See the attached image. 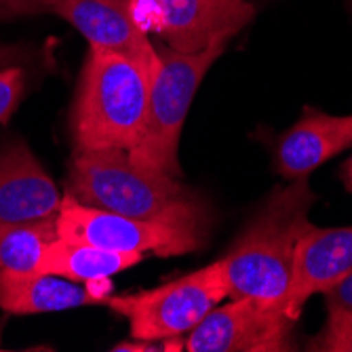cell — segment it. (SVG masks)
Returning <instances> with one entry per match:
<instances>
[{
    "label": "cell",
    "instance_id": "7a4b0ae2",
    "mask_svg": "<svg viewBox=\"0 0 352 352\" xmlns=\"http://www.w3.org/2000/svg\"><path fill=\"white\" fill-rule=\"evenodd\" d=\"M66 195L74 201L133 219L169 223L209 234L211 211L205 199L179 177L138 167L126 150H76Z\"/></svg>",
    "mask_w": 352,
    "mask_h": 352
},
{
    "label": "cell",
    "instance_id": "ac0fdd59",
    "mask_svg": "<svg viewBox=\"0 0 352 352\" xmlns=\"http://www.w3.org/2000/svg\"><path fill=\"white\" fill-rule=\"evenodd\" d=\"M325 298V308L327 310H346L352 312V268L336 280L329 289L321 294Z\"/></svg>",
    "mask_w": 352,
    "mask_h": 352
},
{
    "label": "cell",
    "instance_id": "277c9868",
    "mask_svg": "<svg viewBox=\"0 0 352 352\" xmlns=\"http://www.w3.org/2000/svg\"><path fill=\"white\" fill-rule=\"evenodd\" d=\"M228 45V38H219L195 53L175 51L167 45L156 49L161 66L152 80L146 124L140 142L126 152L138 167L182 177L177 148L184 120L201 82Z\"/></svg>",
    "mask_w": 352,
    "mask_h": 352
},
{
    "label": "cell",
    "instance_id": "52a82bcc",
    "mask_svg": "<svg viewBox=\"0 0 352 352\" xmlns=\"http://www.w3.org/2000/svg\"><path fill=\"white\" fill-rule=\"evenodd\" d=\"M298 321L285 308L251 298L215 306L182 340L186 352H287L296 350Z\"/></svg>",
    "mask_w": 352,
    "mask_h": 352
},
{
    "label": "cell",
    "instance_id": "7c38bea8",
    "mask_svg": "<svg viewBox=\"0 0 352 352\" xmlns=\"http://www.w3.org/2000/svg\"><path fill=\"white\" fill-rule=\"evenodd\" d=\"M61 195L25 144L0 152V223L55 217Z\"/></svg>",
    "mask_w": 352,
    "mask_h": 352
},
{
    "label": "cell",
    "instance_id": "3957f363",
    "mask_svg": "<svg viewBox=\"0 0 352 352\" xmlns=\"http://www.w3.org/2000/svg\"><path fill=\"white\" fill-rule=\"evenodd\" d=\"M158 66L126 53L89 47L72 110L76 150L129 152L140 142Z\"/></svg>",
    "mask_w": 352,
    "mask_h": 352
},
{
    "label": "cell",
    "instance_id": "7402d4cb",
    "mask_svg": "<svg viewBox=\"0 0 352 352\" xmlns=\"http://www.w3.org/2000/svg\"><path fill=\"white\" fill-rule=\"evenodd\" d=\"M0 346H3V340H0Z\"/></svg>",
    "mask_w": 352,
    "mask_h": 352
},
{
    "label": "cell",
    "instance_id": "8fae6325",
    "mask_svg": "<svg viewBox=\"0 0 352 352\" xmlns=\"http://www.w3.org/2000/svg\"><path fill=\"white\" fill-rule=\"evenodd\" d=\"M352 268V226L316 228L308 226L296 247L292 285L285 300V312L296 321L304 304L340 280Z\"/></svg>",
    "mask_w": 352,
    "mask_h": 352
},
{
    "label": "cell",
    "instance_id": "4fadbf2b",
    "mask_svg": "<svg viewBox=\"0 0 352 352\" xmlns=\"http://www.w3.org/2000/svg\"><path fill=\"white\" fill-rule=\"evenodd\" d=\"M108 298L70 278L47 272L0 270V310L9 314H45L106 304Z\"/></svg>",
    "mask_w": 352,
    "mask_h": 352
},
{
    "label": "cell",
    "instance_id": "ba28073f",
    "mask_svg": "<svg viewBox=\"0 0 352 352\" xmlns=\"http://www.w3.org/2000/svg\"><path fill=\"white\" fill-rule=\"evenodd\" d=\"M135 3V0H133ZM152 9L154 30L165 45L195 53L207 45L232 41L255 17L249 0H138Z\"/></svg>",
    "mask_w": 352,
    "mask_h": 352
},
{
    "label": "cell",
    "instance_id": "2e32d148",
    "mask_svg": "<svg viewBox=\"0 0 352 352\" xmlns=\"http://www.w3.org/2000/svg\"><path fill=\"white\" fill-rule=\"evenodd\" d=\"M304 350L312 352H352V312L327 310V321L312 336Z\"/></svg>",
    "mask_w": 352,
    "mask_h": 352
},
{
    "label": "cell",
    "instance_id": "5b68a950",
    "mask_svg": "<svg viewBox=\"0 0 352 352\" xmlns=\"http://www.w3.org/2000/svg\"><path fill=\"white\" fill-rule=\"evenodd\" d=\"M228 298L219 262L148 292L108 298V306L129 323L133 340L165 342L188 336L209 310Z\"/></svg>",
    "mask_w": 352,
    "mask_h": 352
},
{
    "label": "cell",
    "instance_id": "44dd1931",
    "mask_svg": "<svg viewBox=\"0 0 352 352\" xmlns=\"http://www.w3.org/2000/svg\"><path fill=\"white\" fill-rule=\"evenodd\" d=\"M344 5H346L348 11H352V0H344Z\"/></svg>",
    "mask_w": 352,
    "mask_h": 352
},
{
    "label": "cell",
    "instance_id": "9c48e42d",
    "mask_svg": "<svg viewBox=\"0 0 352 352\" xmlns=\"http://www.w3.org/2000/svg\"><path fill=\"white\" fill-rule=\"evenodd\" d=\"M49 13L74 25L89 47L126 53L148 63H161L138 19L133 0H51Z\"/></svg>",
    "mask_w": 352,
    "mask_h": 352
},
{
    "label": "cell",
    "instance_id": "6da1fadb",
    "mask_svg": "<svg viewBox=\"0 0 352 352\" xmlns=\"http://www.w3.org/2000/svg\"><path fill=\"white\" fill-rule=\"evenodd\" d=\"M318 197L308 177L276 186L219 258L228 298H251L285 308L296 247L310 226Z\"/></svg>",
    "mask_w": 352,
    "mask_h": 352
},
{
    "label": "cell",
    "instance_id": "8992f818",
    "mask_svg": "<svg viewBox=\"0 0 352 352\" xmlns=\"http://www.w3.org/2000/svg\"><path fill=\"white\" fill-rule=\"evenodd\" d=\"M55 230L61 241L124 253L152 251L163 258L192 253L207 241V232L201 230L133 219L120 213L87 207L68 195L61 199L55 215Z\"/></svg>",
    "mask_w": 352,
    "mask_h": 352
},
{
    "label": "cell",
    "instance_id": "30bf717a",
    "mask_svg": "<svg viewBox=\"0 0 352 352\" xmlns=\"http://www.w3.org/2000/svg\"><path fill=\"white\" fill-rule=\"evenodd\" d=\"M350 148L352 114L304 106L302 116L274 144V169L285 179H302Z\"/></svg>",
    "mask_w": 352,
    "mask_h": 352
},
{
    "label": "cell",
    "instance_id": "e0dca14e",
    "mask_svg": "<svg viewBox=\"0 0 352 352\" xmlns=\"http://www.w3.org/2000/svg\"><path fill=\"white\" fill-rule=\"evenodd\" d=\"M23 72L15 66H0V124H5L23 98Z\"/></svg>",
    "mask_w": 352,
    "mask_h": 352
},
{
    "label": "cell",
    "instance_id": "ffe728a7",
    "mask_svg": "<svg viewBox=\"0 0 352 352\" xmlns=\"http://www.w3.org/2000/svg\"><path fill=\"white\" fill-rule=\"evenodd\" d=\"M340 179H342L344 188L352 195V156L346 158V161L342 163V167H340Z\"/></svg>",
    "mask_w": 352,
    "mask_h": 352
},
{
    "label": "cell",
    "instance_id": "9a60e30c",
    "mask_svg": "<svg viewBox=\"0 0 352 352\" xmlns=\"http://www.w3.org/2000/svg\"><path fill=\"white\" fill-rule=\"evenodd\" d=\"M55 239V217L0 223V270L36 272L47 245Z\"/></svg>",
    "mask_w": 352,
    "mask_h": 352
},
{
    "label": "cell",
    "instance_id": "5bb4252c",
    "mask_svg": "<svg viewBox=\"0 0 352 352\" xmlns=\"http://www.w3.org/2000/svg\"><path fill=\"white\" fill-rule=\"evenodd\" d=\"M142 260L144 253L110 251L93 245L55 239L51 245H47L36 272L57 274L74 283H95L138 266Z\"/></svg>",
    "mask_w": 352,
    "mask_h": 352
},
{
    "label": "cell",
    "instance_id": "d6986e66",
    "mask_svg": "<svg viewBox=\"0 0 352 352\" xmlns=\"http://www.w3.org/2000/svg\"><path fill=\"white\" fill-rule=\"evenodd\" d=\"M51 0H0V19L49 13Z\"/></svg>",
    "mask_w": 352,
    "mask_h": 352
}]
</instances>
